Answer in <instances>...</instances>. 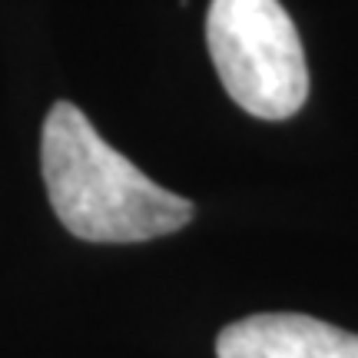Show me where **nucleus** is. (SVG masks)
I'll return each instance as SVG.
<instances>
[{
  "mask_svg": "<svg viewBox=\"0 0 358 358\" xmlns=\"http://www.w3.org/2000/svg\"><path fill=\"white\" fill-rule=\"evenodd\" d=\"M40 166L53 213L87 243H146L182 229L192 203L140 173L70 100L43 120Z\"/></svg>",
  "mask_w": 358,
  "mask_h": 358,
  "instance_id": "obj_1",
  "label": "nucleus"
},
{
  "mask_svg": "<svg viewBox=\"0 0 358 358\" xmlns=\"http://www.w3.org/2000/svg\"><path fill=\"white\" fill-rule=\"evenodd\" d=\"M206 43L232 100L259 120H289L306 106V50L279 0H213Z\"/></svg>",
  "mask_w": 358,
  "mask_h": 358,
  "instance_id": "obj_2",
  "label": "nucleus"
},
{
  "mask_svg": "<svg viewBox=\"0 0 358 358\" xmlns=\"http://www.w3.org/2000/svg\"><path fill=\"white\" fill-rule=\"evenodd\" d=\"M219 358H358V335L299 312H262L226 325Z\"/></svg>",
  "mask_w": 358,
  "mask_h": 358,
  "instance_id": "obj_3",
  "label": "nucleus"
}]
</instances>
